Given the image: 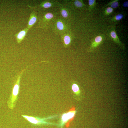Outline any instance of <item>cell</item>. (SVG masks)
Instances as JSON below:
<instances>
[{
	"label": "cell",
	"mask_w": 128,
	"mask_h": 128,
	"mask_svg": "<svg viewBox=\"0 0 128 128\" xmlns=\"http://www.w3.org/2000/svg\"><path fill=\"white\" fill-rule=\"evenodd\" d=\"M61 119L62 125L68 121L69 119L67 113H64L62 115Z\"/></svg>",
	"instance_id": "d6986e66"
},
{
	"label": "cell",
	"mask_w": 128,
	"mask_h": 128,
	"mask_svg": "<svg viewBox=\"0 0 128 128\" xmlns=\"http://www.w3.org/2000/svg\"><path fill=\"white\" fill-rule=\"evenodd\" d=\"M115 29V27L114 25L109 27L107 31V36L109 39L113 41L120 48L124 49L125 48V45L120 40Z\"/></svg>",
	"instance_id": "277c9868"
},
{
	"label": "cell",
	"mask_w": 128,
	"mask_h": 128,
	"mask_svg": "<svg viewBox=\"0 0 128 128\" xmlns=\"http://www.w3.org/2000/svg\"><path fill=\"white\" fill-rule=\"evenodd\" d=\"M31 65L27 66L24 69L21 71L18 74L16 80V81L13 89L11 94L10 97L11 99H10V100H9V101L11 100V101L9 102H8V103L11 102H12V104H13L16 100V98H17L19 93L20 87V82L22 75L23 72L26 69Z\"/></svg>",
	"instance_id": "8992f818"
},
{
	"label": "cell",
	"mask_w": 128,
	"mask_h": 128,
	"mask_svg": "<svg viewBox=\"0 0 128 128\" xmlns=\"http://www.w3.org/2000/svg\"><path fill=\"white\" fill-rule=\"evenodd\" d=\"M29 30L27 28H25L14 35V37L18 43L20 44L23 41Z\"/></svg>",
	"instance_id": "8fae6325"
},
{
	"label": "cell",
	"mask_w": 128,
	"mask_h": 128,
	"mask_svg": "<svg viewBox=\"0 0 128 128\" xmlns=\"http://www.w3.org/2000/svg\"><path fill=\"white\" fill-rule=\"evenodd\" d=\"M96 4V0H88V9L89 10H92L95 7Z\"/></svg>",
	"instance_id": "ac0fdd59"
},
{
	"label": "cell",
	"mask_w": 128,
	"mask_h": 128,
	"mask_svg": "<svg viewBox=\"0 0 128 128\" xmlns=\"http://www.w3.org/2000/svg\"><path fill=\"white\" fill-rule=\"evenodd\" d=\"M38 20L36 28L47 29L51 28L55 19L59 16V12L46 10L38 11Z\"/></svg>",
	"instance_id": "6da1fadb"
},
{
	"label": "cell",
	"mask_w": 128,
	"mask_h": 128,
	"mask_svg": "<svg viewBox=\"0 0 128 128\" xmlns=\"http://www.w3.org/2000/svg\"><path fill=\"white\" fill-rule=\"evenodd\" d=\"M59 0H43L39 5L34 6L27 5V6L30 9L37 11L46 10L55 7H57L58 4L60 3Z\"/></svg>",
	"instance_id": "3957f363"
},
{
	"label": "cell",
	"mask_w": 128,
	"mask_h": 128,
	"mask_svg": "<svg viewBox=\"0 0 128 128\" xmlns=\"http://www.w3.org/2000/svg\"><path fill=\"white\" fill-rule=\"evenodd\" d=\"M60 36L63 44L66 48L71 46L75 38L71 30L65 32Z\"/></svg>",
	"instance_id": "ba28073f"
},
{
	"label": "cell",
	"mask_w": 128,
	"mask_h": 128,
	"mask_svg": "<svg viewBox=\"0 0 128 128\" xmlns=\"http://www.w3.org/2000/svg\"><path fill=\"white\" fill-rule=\"evenodd\" d=\"M124 16L123 13H118L110 17L108 20L110 22L115 23L121 20Z\"/></svg>",
	"instance_id": "7c38bea8"
},
{
	"label": "cell",
	"mask_w": 128,
	"mask_h": 128,
	"mask_svg": "<svg viewBox=\"0 0 128 128\" xmlns=\"http://www.w3.org/2000/svg\"><path fill=\"white\" fill-rule=\"evenodd\" d=\"M118 0H112L106 5V6H110L113 9H115L117 8L119 5Z\"/></svg>",
	"instance_id": "e0dca14e"
},
{
	"label": "cell",
	"mask_w": 128,
	"mask_h": 128,
	"mask_svg": "<svg viewBox=\"0 0 128 128\" xmlns=\"http://www.w3.org/2000/svg\"><path fill=\"white\" fill-rule=\"evenodd\" d=\"M71 27L70 22L61 18L59 16L54 21L51 28L55 35H60L71 30Z\"/></svg>",
	"instance_id": "7a4b0ae2"
},
{
	"label": "cell",
	"mask_w": 128,
	"mask_h": 128,
	"mask_svg": "<svg viewBox=\"0 0 128 128\" xmlns=\"http://www.w3.org/2000/svg\"><path fill=\"white\" fill-rule=\"evenodd\" d=\"M123 6L125 8L128 7V1H126L123 3Z\"/></svg>",
	"instance_id": "ffe728a7"
},
{
	"label": "cell",
	"mask_w": 128,
	"mask_h": 128,
	"mask_svg": "<svg viewBox=\"0 0 128 128\" xmlns=\"http://www.w3.org/2000/svg\"><path fill=\"white\" fill-rule=\"evenodd\" d=\"M59 16L61 18L70 22L72 15V11L63 3L60 2L58 4Z\"/></svg>",
	"instance_id": "5b68a950"
},
{
	"label": "cell",
	"mask_w": 128,
	"mask_h": 128,
	"mask_svg": "<svg viewBox=\"0 0 128 128\" xmlns=\"http://www.w3.org/2000/svg\"><path fill=\"white\" fill-rule=\"evenodd\" d=\"M76 112L75 107H73L67 113L69 120L66 124V127L68 128L69 126L70 123V122L73 120L75 114Z\"/></svg>",
	"instance_id": "4fadbf2b"
},
{
	"label": "cell",
	"mask_w": 128,
	"mask_h": 128,
	"mask_svg": "<svg viewBox=\"0 0 128 128\" xmlns=\"http://www.w3.org/2000/svg\"><path fill=\"white\" fill-rule=\"evenodd\" d=\"M72 90L73 93L76 95H79L80 93V90L79 86L76 83H73L71 86Z\"/></svg>",
	"instance_id": "2e32d148"
},
{
	"label": "cell",
	"mask_w": 128,
	"mask_h": 128,
	"mask_svg": "<svg viewBox=\"0 0 128 128\" xmlns=\"http://www.w3.org/2000/svg\"><path fill=\"white\" fill-rule=\"evenodd\" d=\"M105 37L103 35L101 34L96 36L91 42L90 46L87 50L88 53H91L98 47L105 40Z\"/></svg>",
	"instance_id": "9c48e42d"
},
{
	"label": "cell",
	"mask_w": 128,
	"mask_h": 128,
	"mask_svg": "<svg viewBox=\"0 0 128 128\" xmlns=\"http://www.w3.org/2000/svg\"><path fill=\"white\" fill-rule=\"evenodd\" d=\"M114 11L113 9L110 6H108L103 9L101 13L103 16H107L112 14Z\"/></svg>",
	"instance_id": "9a60e30c"
},
{
	"label": "cell",
	"mask_w": 128,
	"mask_h": 128,
	"mask_svg": "<svg viewBox=\"0 0 128 128\" xmlns=\"http://www.w3.org/2000/svg\"><path fill=\"white\" fill-rule=\"evenodd\" d=\"M62 3L72 11L76 9L82 10L86 7L85 5L81 0H64Z\"/></svg>",
	"instance_id": "52a82bcc"
},
{
	"label": "cell",
	"mask_w": 128,
	"mask_h": 128,
	"mask_svg": "<svg viewBox=\"0 0 128 128\" xmlns=\"http://www.w3.org/2000/svg\"><path fill=\"white\" fill-rule=\"evenodd\" d=\"M38 20V12L37 11L32 10L31 13L27 23V28L29 29L32 28L37 23Z\"/></svg>",
	"instance_id": "30bf717a"
},
{
	"label": "cell",
	"mask_w": 128,
	"mask_h": 128,
	"mask_svg": "<svg viewBox=\"0 0 128 128\" xmlns=\"http://www.w3.org/2000/svg\"><path fill=\"white\" fill-rule=\"evenodd\" d=\"M22 116L30 122L34 124L39 125L42 123L39 119L34 117L24 115Z\"/></svg>",
	"instance_id": "5bb4252c"
}]
</instances>
